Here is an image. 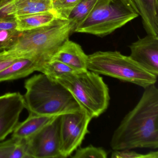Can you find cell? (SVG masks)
Here are the masks:
<instances>
[{
  "label": "cell",
  "mask_w": 158,
  "mask_h": 158,
  "mask_svg": "<svg viewBox=\"0 0 158 158\" xmlns=\"http://www.w3.org/2000/svg\"><path fill=\"white\" fill-rule=\"evenodd\" d=\"M141 98L114 130L110 145L113 150L158 148V89H144Z\"/></svg>",
  "instance_id": "1"
},
{
  "label": "cell",
  "mask_w": 158,
  "mask_h": 158,
  "mask_svg": "<svg viewBox=\"0 0 158 158\" xmlns=\"http://www.w3.org/2000/svg\"><path fill=\"white\" fill-rule=\"evenodd\" d=\"M75 28L71 20L57 18L48 25L19 32L10 47L0 52L17 59H33L43 66L69 39Z\"/></svg>",
  "instance_id": "2"
},
{
  "label": "cell",
  "mask_w": 158,
  "mask_h": 158,
  "mask_svg": "<svg viewBox=\"0 0 158 158\" xmlns=\"http://www.w3.org/2000/svg\"><path fill=\"white\" fill-rule=\"evenodd\" d=\"M24 87L25 108L29 113L59 116L80 108L66 88L42 73L27 79Z\"/></svg>",
  "instance_id": "3"
},
{
  "label": "cell",
  "mask_w": 158,
  "mask_h": 158,
  "mask_svg": "<svg viewBox=\"0 0 158 158\" xmlns=\"http://www.w3.org/2000/svg\"><path fill=\"white\" fill-rule=\"evenodd\" d=\"M72 94L81 109L92 118H97L109 107L107 84L100 75L89 70L66 74L56 80Z\"/></svg>",
  "instance_id": "4"
},
{
  "label": "cell",
  "mask_w": 158,
  "mask_h": 158,
  "mask_svg": "<svg viewBox=\"0 0 158 158\" xmlns=\"http://www.w3.org/2000/svg\"><path fill=\"white\" fill-rule=\"evenodd\" d=\"M87 69L99 75L132 83L144 89L156 84L157 77L129 56L118 51H98L88 55Z\"/></svg>",
  "instance_id": "5"
},
{
  "label": "cell",
  "mask_w": 158,
  "mask_h": 158,
  "mask_svg": "<svg viewBox=\"0 0 158 158\" xmlns=\"http://www.w3.org/2000/svg\"><path fill=\"white\" fill-rule=\"evenodd\" d=\"M139 15L122 0H98L74 32L103 37L123 27Z\"/></svg>",
  "instance_id": "6"
},
{
  "label": "cell",
  "mask_w": 158,
  "mask_h": 158,
  "mask_svg": "<svg viewBox=\"0 0 158 158\" xmlns=\"http://www.w3.org/2000/svg\"><path fill=\"white\" fill-rule=\"evenodd\" d=\"M92 118L81 108L60 116V152L63 158L71 156L89 133Z\"/></svg>",
  "instance_id": "7"
},
{
  "label": "cell",
  "mask_w": 158,
  "mask_h": 158,
  "mask_svg": "<svg viewBox=\"0 0 158 158\" xmlns=\"http://www.w3.org/2000/svg\"><path fill=\"white\" fill-rule=\"evenodd\" d=\"M60 116L25 139L29 158H63L60 148Z\"/></svg>",
  "instance_id": "8"
},
{
  "label": "cell",
  "mask_w": 158,
  "mask_h": 158,
  "mask_svg": "<svg viewBox=\"0 0 158 158\" xmlns=\"http://www.w3.org/2000/svg\"><path fill=\"white\" fill-rule=\"evenodd\" d=\"M24 108L23 97L19 92L0 96V141L13 132Z\"/></svg>",
  "instance_id": "9"
},
{
  "label": "cell",
  "mask_w": 158,
  "mask_h": 158,
  "mask_svg": "<svg viewBox=\"0 0 158 158\" xmlns=\"http://www.w3.org/2000/svg\"><path fill=\"white\" fill-rule=\"evenodd\" d=\"M129 57L153 75L158 76V36L148 35L129 46Z\"/></svg>",
  "instance_id": "10"
},
{
  "label": "cell",
  "mask_w": 158,
  "mask_h": 158,
  "mask_svg": "<svg viewBox=\"0 0 158 158\" xmlns=\"http://www.w3.org/2000/svg\"><path fill=\"white\" fill-rule=\"evenodd\" d=\"M88 55L84 52L81 46L67 40L60 47L51 60H56L67 64L76 71L88 70Z\"/></svg>",
  "instance_id": "11"
},
{
  "label": "cell",
  "mask_w": 158,
  "mask_h": 158,
  "mask_svg": "<svg viewBox=\"0 0 158 158\" xmlns=\"http://www.w3.org/2000/svg\"><path fill=\"white\" fill-rule=\"evenodd\" d=\"M148 35L158 36V0H133Z\"/></svg>",
  "instance_id": "12"
},
{
  "label": "cell",
  "mask_w": 158,
  "mask_h": 158,
  "mask_svg": "<svg viewBox=\"0 0 158 158\" xmlns=\"http://www.w3.org/2000/svg\"><path fill=\"white\" fill-rule=\"evenodd\" d=\"M42 66L35 60L29 58H20L0 72V82L26 77L35 71L39 72Z\"/></svg>",
  "instance_id": "13"
},
{
  "label": "cell",
  "mask_w": 158,
  "mask_h": 158,
  "mask_svg": "<svg viewBox=\"0 0 158 158\" xmlns=\"http://www.w3.org/2000/svg\"><path fill=\"white\" fill-rule=\"evenodd\" d=\"M59 116L37 115L30 113L25 120L19 122L12 132V137L26 139Z\"/></svg>",
  "instance_id": "14"
},
{
  "label": "cell",
  "mask_w": 158,
  "mask_h": 158,
  "mask_svg": "<svg viewBox=\"0 0 158 158\" xmlns=\"http://www.w3.org/2000/svg\"><path fill=\"white\" fill-rule=\"evenodd\" d=\"M57 18L58 17L53 12L16 16V30L23 32L43 27L50 24Z\"/></svg>",
  "instance_id": "15"
},
{
  "label": "cell",
  "mask_w": 158,
  "mask_h": 158,
  "mask_svg": "<svg viewBox=\"0 0 158 158\" xmlns=\"http://www.w3.org/2000/svg\"><path fill=\"white\" fill-rule=\"evenodd\" d=\"M13 2L15 9V17L40 13L53 12L52 0H13Z\"/></svg>",
  "instance_id": "16"
},
{
  "label": "cell",
  "mask_w": 158,
  "mask_h": 158,
  "mask_svg": "<svg viewBox=\"0 0 158 158\" xmlns=\"http://www.w3.org/2000/svg\"><path fill=\"white\" fill-rule=\"evenodd\" d=\"M76 71H78L74 70L61 62L56 60H51L43 64L39 72L55 81L64 75Z\"/></svg>",
  "instance_id": "17"
},
{
  "label": "cell",
  "mask_w": 158,
  "mask_h": 158,
  "mask_svg": "<svg viewBox=\"0 0 158 158\" xmlns=\"http://www.w3.org/2000/svg\"><path fill=\"white\" fill-rule=\"evenodd\" d=\"M98 1V0H81L72 11L68 19L75 24L76 27L89 14Z\"/></svg>",
  "instance_id": "18"
},
{
  "label": "cell",
  "mask_w": 158,
  "mask_h": 158,
  "mask_svg": "<svg viewBox=\"0 0 158 158\" xmlns=\"http://www.w3.org/2000/svg\"><path fill=\"white\" fill-rule=\"evenodd\" d=\"M81 0H52L53 11L58 18L67 20L75 7Z\"/></svg>",
  "instance_id": "19"
},
{
  "label": "cell",
  "mask_w": 158,
  "mask_h": 158,
  "mask_svg": "<svg viewBox=\"0 0 158 158\" xmlns=\"http://www.w3.org/2000/svg\"><path fill=\"white\" fill-rule=\"evenodd\" d=\"M70 157L73 158H107L108 153L103 148L90 145L84 148L79 147L75 151L73 155Z\"/></svg>",
  "instance_id": "20"
},
{
  "label": "cell",
  "mask_w": 158,
  "mask_h": 158,
  "mask_svg": "<svg viewBox=\"0 0 158 158\" xmlns=\"http://www.w3.org/2000/svg\"><path fill=\"white\" fill-rule=\"evenodd\" d=\"M112 158H158V151H152L145 154L138 153L131 149L114 150L112 152Z\"/></svg>",
  "instance_id": "21"
},
{
  "label": "cell",
  "mask_w": 158,
  "mask_h": 158,
  "mask_svg": "<svg viewBox=\"0 0 158 158\" xmlns=\"http://www.w3.org/2000/svg\"><path fill=\"white\" fill-rule=\"evenodd\" d=\"M15 18V9L13 0H1L0 20H11Z\"/></svg>",
  "instance_id": "22"
},
{
  "label": "cell",
  "mask_w": 158,
  "mask_h": 158,
  "mask_svg": "<svg viewBox=\"0 0 158 158\" xmlns=\"http://www.w3.org/2000/svg\"><path fill=\"white\" fill-rule=\"evenodd\" d=\"M19 32L15 30L0 29V52L5 50L10 47Z\"/></svg>",
  "instance_id": "23"
},
{
  "label": "cell",
  "mask_w": 158,
  "mask_h": 158,
  "mask_svg": "<svg viewBox=\"0 0 158 158\" xmlns=\"http://www.w3.org/2000/svg\"><path fill=\"white\" fill-rule=\"evenodd\" d=\"M18 139L11 137L0 143V158H10Z\"/></svg>",
  "instance_id": "24"
},
{
  "label": "cell",
  "mask_w": 158,
  "mask_h": 158,
  "mask_svg": "<svg viewBox=\"0 0 158 158\" xmlns=\"http://www.w3.org/2000/svg\"><path fill=\"white\" fill-rule=\"evenodd\" d=\"M10 158H29L25 139H18Z\"/></svg>",
  "instance_id": "25"
},
{
  "label": "cell",
  "mask_w": 158,
  "mask_h": 158,
  "mask_svg": "<svg viewBox=\"0 0 158 158\" xmlns=\"http://www.w3.org/2000/svg\"><path fill=\"white\" fill-rule=\"evenodd\" d=\"M17 59L13 56L4 55L0 52V72L11 65Z\"/></svg>",
  "instance_id": "26"
},
{
  "label": "cell",
  "mask_w": 158,
  "mask_h": 158,
  "mask_svg": "<svg viewBox=\"0 0 158 158\" xmlns=\"http://www.w3.org/2000/svg\"><path fill=\"white\" fill-rule=\"evenodd\" d=\"M16 27L15 18L11 20H0V29L1 30H15Z\"/></svg>",
  "instance_id": "27"
},
{
  "label": "cell",
  "mask_w": 158,
  "mask_h": 158,
  "mask_svg": "<svg viewBox=\"0 0 158 158\" xmlns=\"http://www.w3.org/2000/svg\"><path fill=\"white\" fill-rule=\"evenodd\" d=\"M123 2H124L127 5L132 8V9L135 11L136 12L139 14L138 11L135 5L134 2H133V0H122Z\"/></svg>",
  "instance_id": "28"
}]
</instances>
